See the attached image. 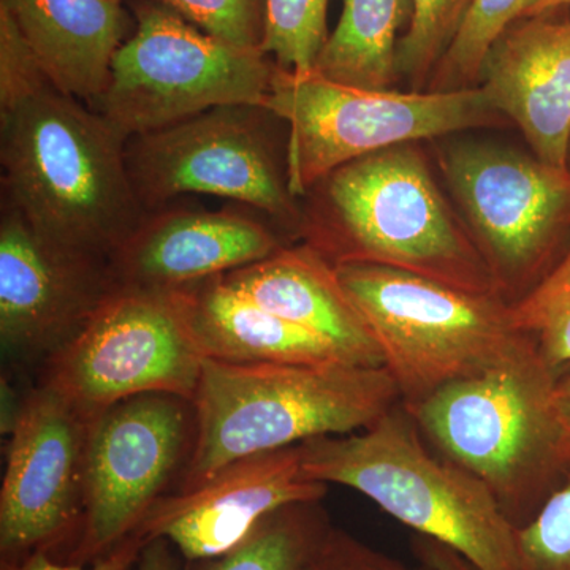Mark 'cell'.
I'll return each instance as SVG.
<instances>
[{
  "instance_id": "cell-18",
  "label": "cell",
  "mask_w": 570,
  "mask_h": 570,
  "mask_svg": "<svg viewBox=\"0 0 570 570\" xmlns=\"http://www.w3.org/2000/svg\"><path fill=\"white\" fill-rule=\"evenodd\" d=\"M220 277L269 313L330 341L352 365L384 366L381 348L344 291L336 266L306 243L284 246Z\"/></svg>"
},
{
  "instance_id": "cell-29",
  "label": "cell",
  "mask_w": 570,
  "mask_h": 570,
  "mask_svg": "<svg viewBox=\"0 0 570 570\" xmlns=\"http://www.w3.org/2000/svg\"><path fill=\"white\" fill-rule=\"evenodd\" d=\"M302 570H431L411 568L333 524Z\"/></svg>"
},
{
  "instance_id": "cell-30",
  "label": "cell",
  "mask_w": 570,
  "mask_h": 570,
  "mask_svg": "<svg viewBox=\"0 0 570 570\" xmlns=\"http://www.w3.org/2000/svg\"><path fill=\"white\" fill-rule=\"evenodd\" d=\"M146 540L134 532L111 553L91 566H77L56 560L47 553H36L24 560L0 564V570H130L140 557Z\"/></svg>"
},
{
  "instance_id": "cell-21",
  "label": "cell",
  "mask_w": 570,
  "mask_h": 570,
  "mask_svg": "<svg viewBox=\"0 0 570 570\" xmlns=\"http://www.w3.org/2000/svg\"><path fill=\"white\" fill-rule=\"evenodd\" d=\"M411 20V0H343L314 71L341 85L392 89L397 75V32Z\"/></svg>"
},
{
  "instance_id": "cell-34",
  "label": "cell",
  "mask_w": 570,
  "mask_h": 570,
  "mask_svg": "<svg viewBox=\"0 0 570 570\" xmlns=\"http://www.w3.org/2000/svg\"><path fill=\"white\" fill-rule=\"evenodd\" d=\"M554 397H557V407L562 422H564L566 426L570 430V373L558 381Z\"/></svg>"
},
{
  "instance_id": "cell-17",
  "label": "cell",
  "mask_w": 570,
  "mask_h": 570,
  "mask_svg": "<svg viewBox=\"0 0 570 570\" xmlns=\"http://www.w3.org/2000/svg\"><path fill=\"white\" fill-rule=\"evenodd\" d=\"M479 86L539 160L570 168V17L513 22L487 55Z\"/></svg>"
},
{
  "instance_id": "cell-31",
  "label": "cell",
  "mask_w": 570,
  "mask_h": 570,
  "mask_svg": "<svg viewBox=\"0 0 570 570\" xmlns=\"http://www.w3.org/2000/svg\"><path fill=\"white\" fill-rule=\"evenodd\" d=\"M411 550L419 564L431 570H479L459 551L428 535L414 532L411 538Z\"/></svg>"
},
{
  "instance_id": "cell-2",
  "label": "cell",
  "mask_w": 570,
  "mask_h": 570,
  "mask_svg": "<svg viewBox=\"0 0 570 570\" xmlns=\"http://www.w3.org/2000/svg\"><path fill=\"white\" fill-rule=\"evenodd\" d=\"M303 200L299 239L330 264L390 266L501 296L466 223L439 190L415 142L343 165Z\"/></svg>"
},
{
  "instance_id": "cell-5",
  "label": "cell",
  "mask_w": 570,
  "mask_h": 570,
  "mask_svg": "<svg viewBox=\"0 0 570 570\" xmlns=\"http://www.w3.org/2000/svg\"><path fill=\"white\" fill-rule=\"evenodd\" d=\"M314 482L355 490L382 512L459 551L479 570H524L519 530L478 479L426 444L403 403L373 425L299 444Z\"/></svg>"
},
{
  "instance_id": "cell-4",
  "label": "cell",
  "mask_w": 570,
  "mask_h": 570,
  "mask_svg": "<svg viewBox=\"0 0 570 570\" xmlns=\"http://www.w3.org/2000/svg\"><path fill=\"white\" fill-rule=\"evenodd\" d=\"M397 403L400 390L385 366L204 360L178 491L246 456L365 430Z\"/></svg>"
},
{
  "instance_id": "cell-20",
  "label": "cell",
  "mask_w": 570,
  "mask_h": 570,
  "mask_svg": "<svg viewBox=\"0 0 570 570\" xmlns=\"http://www.w3.org/2000/svg\"><path fill=\"white\" fill-rule=\"evenodd\" d=\"M52 85L89 107L104 92L132 20L116 0H0Z\"/></svg>"
},
{
  "instance_id": "cell-32",
  "label": "cell",
  "mask_w": 570,
  "mask_h": 570,
  "mask_svg": "<svg viewBox=\"0 0 570 570\" xmlns=\"http://www.w3.org/2000/svg\"><path fill=\"white\" fill-rule=\"evenodd\" d=\"M181 554L167 540H149L130 570H181Z\"/></svg>"
},
{
  "instance_id": "cell-11",
  "label": "cell",
  "mask_w": 570,
  "mask_h": 570,
  "mask_svg": "<svg viewBox=\"0 0 570 570\" xmlns=\"http://www.w3.org/2000/svg\"><path fill=\"white\" fill-rule=\"evenodd\" d=\"M204 360L168 292L116 287L81 332L43 363L39 382L91 422L146 393L193 403Z\"/></svg>"
},
{
  "instance_id": "cell-10",
  "label": "cell",
  "mask_w": 570,
  "mask_h": 570,
  "mask_svg": "<svg viewBox=\"0 0 570 570\" xmlns=\"http://www.w3.org/2000/svg\"><path fill=\"white\" fill-rule=\"evenodd\" d=\"M499 294L519 302L570 243V168L490 142L459 141L438 154Z\"/></svg>"
},
{
  "instance_id": "cell-33",
  "label": "cell",
  "mask_w": 570,
  "mask_h": 570,
  "mask_svg": "<svg viewBox=\"0 0 570 570\" xmlns=\"http://www.w3.org/2000/svg\"><path fill=\"white\" fill-rule=\"evenodd\" d=\"M0 392H2V434L3 436H11L14 428L18 425L20 420L22 404H24V396L18 395L17 389L11 385L9 379L2 376L0 382Z\"/></svg>"
},
{
  "instance_id": "cell-12",
  "label": "cell",
  "mask_w": 570,
  "mask_h": 570,
  "mask_svg": "<svg viewBox=\"0 0 570 570\" xmlns=\"http://www.w3.org/2000/svg\"><path fill=\"white\" fill-rule=\"evenodd\" d=\"M194 436L190 401L146 393L89 423L80 532L63 562L91 566L140 527L183 469Z\"/></svg>"
},
{
  "instance_id": "cell-28",
  "label": "cell",
  "mask_w": 570,
  "mask_h": 570,
  "mask_svg": "<svg viewBox=\"0 0 570 570\" xmlns=\"http://www.w3.org/2000/svg\"><path fill=\"white\" fill-rule=\"evenodd\" d=\"M524 570H570V478L519 530Z\"/></svg>"
},
{
  "instance_id": "cell-22",
  "label": "cell",
  "mask_w": 570,
  "mask_h": 570,
  "mask_svg": "<svg viewBox=\"0 0 570 570\" xmlns=\"http://www.w3.org/2000/svg\"><path fill=\"white\" fill-rule=\"evenodd\" d=\"M332 527L322 501L287 504L265 517L235 549L195 562L194 570H302Z\"/></svg>"
},
{
  "instance_id": "cell-1",
  "label": "cell",
  "mask_w": 570,
  "mask_h": 570,
  "mask_svg": "<svg viewBox=\"0 0 570 570\" xmlns=\"http://www.w3.org/2000/svg\"><path fill=\"white\" fill-rule=\"evenodd\" d=\"M127 138L50 78L0 104L2 200L47 242L108 261L140 223Z\"/></svg>"
},
{
  "instance_id": "cell-26",
  "label": "cell",
  "mask_w": 570,
  "mask_h": 570,
  "mask_svg": "<svg viewBox=\"0 0 570 570\" xmlns=\"http://www.w3.org/2000/svg\"><path fill=\"white\" fill-rule=\"evenodd\" d=\"M330 0H266L264 52L296 73L313 71L326 40Z\"/></svg>"
},
{
  "instance_id": "cell-13",
  "label": "cell",
  "mask_w": 570,
  "mask_h": 570,
  "mask_svg": "<svg viewBox=\"0 0 570 570\" xmlns=\"http://www.w3.org/2000/svg\"><path fill=\"white\" fill-rule=\"evenodd\" d=\"M89 423L40 382L24 395L0 490L2 564L36 553L55 558L62 547H73L82 517Z\"/></svg>"
},
{
  "instance_id": "cell-8",
  "label": "cell",
  "mask_w": 570,
  "mask_h": 570,
  "mask_svg": "<svg viewBox=\"0 0 570 570\" xmlns=\"http://www.w3.org/2000/svg\"><path fill=\"white\" fill-rule=\"evenodd\" d=\"M288 126L265 105H225L174 126L127 138L130 184L142 212L179 195L227 198L299 239L302 200L288 189Z\"/></svg>"
},
{
  "instance_id": "cell-27",
  "label": "cell",
  "mask_w": 570,
  "mask_h": 570,
  "mask_svg": "<svg viewBox=\"0 0 570 570\" xmlns=\"http://www.w3.org/2000/svg\"><path fill=\"white\" fill-rule=\"evenodd\" d=\"M208 36L264 51L266 0H153Z\"/></svg>"
},
{
  "instance_id": "cell-19",
  "label": "cell",
  "mask_w": 570,
  "mask_h": 570,
  "mask_svg": "<svg viewBox=\"0 0 570 570\" xmlns=\"http://www.w3.org/2000/svg\"><path fill=\"white\" fill-rule=\"evenodd\" d=\"M187 335L205 360L236 363H348L330 341L269 313L223 277L168 292Z\"/></svg>"
},
{
  "instance_id": "cell-35",
  "label": "cell",
  "mask_w": 570,
  "mask_h": 570,
  "mask_svg": "<svg viewBox=\"0 0 570 570\" xmlns=\"http://www.w3.org/2000/svg\"><path fill=\"white\" fill-rule=\"evenodd\" d=\"M562 7H570V0H540L539 6L535 7L534 14L547 13V11L561 10Z\"/></svg>"
},
{
  "instance_id": "cell-14",
  "label": "cell",
  "mask_w": 570,
  "mask_h": 570,
  "mask_svg": "<svg viewBox=\"0 0 570 570\" xmlns=\"http://www.w3.org/2000/svg\"><path fill=\"white\" fill-rule=\"evenodd\" d=\"M116 287L108 261L52 245L2 200L0 343L10 362L43 366Z\"/></svg>"
},
{
  "instance_id": "cell-3",
  "label": "cell",
  "mask_w": 570,
  "mask_h": 570,
  "mask_svg": "<svg viewBox=\"0 0 570 570\" xmlns=\"http://www.w3.org/2000/svg\"><path fill=\"white\" fill-rule=\"evenodd\" d=\"M557 384L532 341L407 407L431 450L485 485L517 530L570 478V430L558 412Z\"/></svg>"
},
{
  "instance_id": "cell-25",
  "label": "cell",
  "mask_w": 570,
  "mask_h": 570,
  "mask_svg": "<svg viewBox=\"0 0 570 570\" xmlns=\"http://www.w3.org/2000/svg\"><path fill=\"white\" fill-rule=\"evenodd\" d=\"M471 6L472 0H411V20L396 56L397 75L409 82L411 91H426Z\"/></svg>"
},
{
  "instance_id": "cell-9",
  "label": "cell",
  "mask_w": 570,
  "mask_h": 570,
  "mask_svg": "<svg viewBox=\"0 0 570 570\" xmlns=\"http://www.w3.org/2000/svg\"><path fill=\"white\" fill-rule=\"evenodd\" d=\"M132 36L116 51L91 108L126 138L174 126L225 105H264L276 62L208 36L153 2H135Z\"/></svg>"
},
{
  "instance_id": "cell-7",
  "label": "cell",
  "mask_w": 570,
  "mask_h": 570,
  "mask_svg": "<svg viewBox=\"0 0 570 570\" xmlns=\"http://www.w3.org/2000/svg\"><path fill=\"white\" fill-rule=\"evenodd\" d=\"M264 105L288 126V189L298 200L337 168L370 154L508 121L480 86L362 89L279 66Z\"/></svg>"
},
{
  "instance_id": "cell-15",
  "label": "cell",
  "mask_w": 570,
  "mask_h": 570,
  "mask_svg": "<svg viewBox=\"0 0 570 570\" xmlns=\"http://www.w3.org/2000/svg\"><path fill=\"white\" fill-rule=\"evenodd\" d=\"M326 491L303 472L298 444L236 460L193 490L163 494L135 532L146 542L167 540L195 564L235 549L275 510L324 501Z\"/></svg>"
},
{
  "instance_id": "cell-23",
  "label": "cell",
  "mask_w": 570,
  "mask_h": 570,
  "mask_svg": "<svg viewBox=\"0 0 570 570\" xmlns=\"http://www.w3.org/2000/svg\"><path fill=\"white\" fill-rule=\"evenodd\" d=\"M540 0H472L466 20L439 62L426 91H460L479 86L483 61L513 22L534 13Z\"/></svg>"
},
{
  "instance_id": "cell-24",
  "label": "cell",
  "mask_w": 570,
  "mask_h": 570,
  "mask_svg": "<svg viewBox=\"0 0 570 570\" xmlns=\"http://www.w3.org/2000/svg\"><path fill=\"white\" fill-rule=\"evenodd\" d=\"M512 305L521 332L534 340L558 381L570 373V243L549 275Z\"/></svg>"
},
{
  "instance_id": "cell-6",
  "label": "cell",
  "mask_w": 570,
  "mask_h": 570,
  "mask_svg": "<svg viewBox=\"0 0 570 570\" xmlns=\"http://www.w3.org/2000/svg\"><path fill=\"white\" fill-rule=\"evenodd\" d=\"M335 266L406 407L534 341L517 326L512 305L502 296L474 294L390 266Z\"/></svg>"
},
{
  "instance_id": "cell-16",
  "label": "cell",
  "mask_w": 570,
  "mask_h": 570,
  "mask_svg": "<svg viewBox=\"0 0 570 570\" xmlns=\"http://www.w3.org/2000/svg\"><path fill=\"white\" fill-rule=\"evenodd\" d=\"M249 209L170 202L146 212L108 258L112 279L118 287L171 292L264 261L288 245L275 225Z\"/></svg>"
},
{
  "instance_id": "cell-36",
  "label": "cell",
  "mask_w": 570,
  "mask_h": 570,
  "mask_svg": "<svg viewBox=\"0 0 570 570\" xmlns=\"http://www.w3.org/2000/svg\"><path fill=\"white\" fill-rule=\"evenodd\" d=\"M116 2H122V0H116Z\"/></svg>"
}]
</instances>
